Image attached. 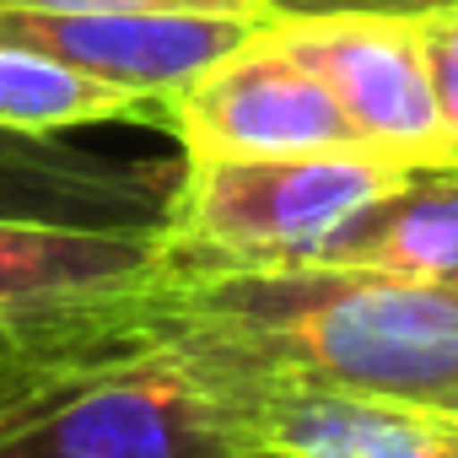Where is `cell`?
I'll list each match as a JSON object with an SVG mask.
<instances>
[{
	"label": "cell",
	"instance_id": "obj_4",
	"mask_svg": "<svg viewBox=\"0 0 458 458\" xmlns=\"http://www.w3.org/2000/svg\"><path fill=\"white\" fill-rule=\"evenodd\" d=\"M157 119L178 135L183 162L210 157H297V151H372L340 114L329 87L286 55L270 22L205 76L162 98Z\"/></svg>",
	"mask_w": 458,
	"mask_h": 458
},
{
	"label": "cell",
	"instance_id": "obj_15",
	"mask_svg": "<svg viewBox=\"0 0 458 458\" xmlns=\"http://www.w3.org/2000/svg\"><path fill=\"white\" fill-rule=\"evenodd\" d=\"M437 12H458V0H270V17H399V22H420Z\"/></svg>",
	"mask_w": 458,
	"mask_h": 458
},
{
	"label": "cell",
	"instance_id": "obj_11",
	"mask_svg": "<svg viewBox=\"0 0 458 458\" xmlns=\"http://www.w3.org/2000/svg\"><path fill=\"white\" fill-rule=\"evenodd\" d=\"M108 119H157V108L49 55L0 44V130L6 135H60Z\"/></svg>",
	"mask_w": 458,
	"mask_h": 458
},
{
	"label": "cell",
	"instance_id": "obj_14",
	"mask_svg": "<svg viewBox=\"0 0 458 458\" xmlns=\"http://www.w3.org/2000/svg\"><path fill=\"white\" fill-rule=\"evenodd\" d=\"M38 12H183V17H254L270 22V0H0Z\"/></svg>",
	"mask_w": 458,
	"mask_h": 458
},
{
	"label": "cell",
	"instance_id": "obj_9",
	"mask_svg": "<svg viewBox=\"0 0 458 458\" xmlns=\"http://www.w3.org/2000/svg\"><path fill=\"white\" fill-rule=\"evenodd\" d=\"M167 167L114 162L103 151L65 146L60 135L0 130V216L81 221V226H162L173 199Z\"/></svg>",
	"mask_w": 458,
	"mask_h": 458
},
{
	"label": "cell",
	"instance_id": "obj_10",
	"mask_svg": "<svg viewBox=\"0 0 458 458\" xmlns=\"http://www.w3.org/2000/svg\"><path fill=\"white\" fill-rule=\"evenodd\" d=\"M302 265H351L447 286L458 276V157L415 162L356 216H345Z\"/></svg>",
	"mask_w": 458,
	"mask_h": 458
},
{
	"label": "cell",
	"instance_id": "obj_2",
	"mask_svg": "<svg viewBox=\"0 0 458 458\" xmlns=\"http://www.w3.org/2000/svg\"><path fill=\"white\" fill-rule=\"evenodd\" d=\"M0 458H270L189 356L130 340L0 415Z\"/></svg>",
	"mask_w": 458,
	"mask_h": 458
},
{
	"label": "cell",
	"instance_id": "obj_12",
	"mask_svg": "<svg viewBox=\"0 0 458 458\" xmlns=\"http://www.w3.org/2000/svg\"><path fill=\"white\" fill-rule=\"evenodd\" d=\"M108 324L114 313L87 318V324H0V415L28 404L65 367L92 361L114 345H130V340H114Z\"/></svg>",
	"mask_w": 458,
	"mask_h": 458
},
{
	"label": "cell",
	"instance_id": "obj_3",
	"mask_svg": "<svg viewBox=\"0 0 458 458\" xmlns=\"http://www.w3.org/2000/svg\"><path fill=\"white\" fill-rule=\"evenodd\" d=\"M388 151H297L183 162L167 199V254L199 265H302L345 216L404 178Z\"/></svg>",
	"mask_w": 458,
	"mask_h": 458
},
{
	"label": "cell",
	"instance_id": "obj_8",
	"mask_svg": "<svg viewBox=\"0 0 458 458\" xmlns=\"http://www.w3.org/2000/svg\"><path fill=\"white\" fill-rule=\"evenodd\" d=\"M162 226H81L0 216V324L108 318L162 281Z\"/></svg>",
	"mask_w": 458,
	"mask_h": 458
},
{
	"label": "cell",
	"instance_id": "obj_1",
	"mask_svg": "<svg viewBox=\"0 0 458 458\" xmlns=\"http://www.w3.org/2000/svg\"><path fill=\"white\" fill-rule=\"evenodd\" d=\"M114 335L210 367L458 410V297L377 270L199 265L167 254L162 281L114 313Z\"/></svg>",
	"mask_w": 458,
	"mask_h": 458
},
{
	"label": "cell",
	"instance_id": "obj_13",
	"mask_svg": "<svg viewBox=\"0 0 458 458\" xmlns=\"http://www.w3.org/2000/svg\"><path fill=\"white\" fill-rule=\"evenodd\" d=\"M415 38H420V60H426V76H431V98H437V114H442L447 146L458 151V12L420 17Z\"/></svg>",
	"mask_w": 458,
	"mask_h": 458
},
{
	"label": "cell",
	"instance_id": "obj_5",
	"mask_svg": "<svg viewBox=\"0 0 458 458\" xmlns=\"http://www.w3.org/2000/svg\"><path fill=\"white\" fill-rule=\"evenodd\" d=\"M194 361V356H189ZM270 458H458V410L194 361Z\"/></svg>",
	"mask_w": 458,
	"mask_h": 458
},
{
	"label": "cell",
	"instance_id": "obj_7",
	"mask_svg": "<svg viewBox=\"0 0 458 458\" xmlns=\"http://www.w3.org/2000/svg\"><path fill=\"white\" fill-rule=\"evenodd\" d=\"M265 22L254 17H183V12H38L0 6V44L49 55L81 76L124 87L162 108L178 87L243 49Z\"/></svg>",
	"mask_w": 458,
	"mask_h": 458
},
{
	"label": "cell",
	"instance_id": "obj_6",
	"mask_svg": "<svg viewBox=\"0 0 458 458\" xmlns=\"http://www.w3.org/2000/svg\"><path fill=\"white\" fill-rule=\"evenodd\" d=\"M270 33L297 55L356 124L372 151L442 162L447 146L415 22L399 17H270Z\"/></svg>",
	"mask_w": 458,
	"mask_h": 458
}]
</instances>
